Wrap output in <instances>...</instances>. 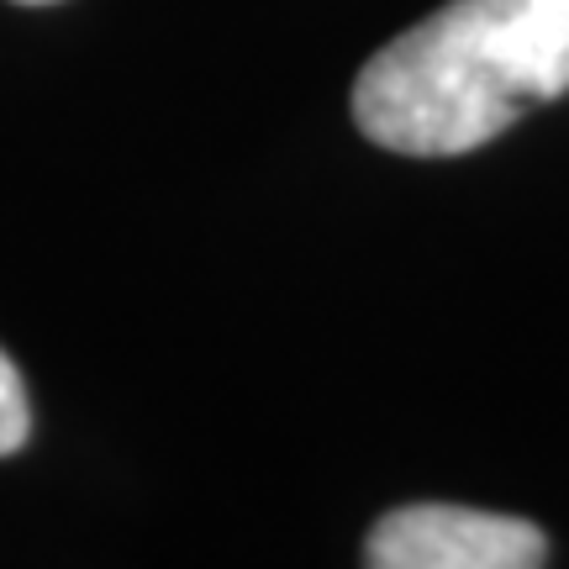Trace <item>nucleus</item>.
Masks as SVG:
<instances>
[{
    "mask_svg": "<svg viewBox=\"0 0 569 569\" xmlns=\"http://www.w3.org/2000/svg\"><path fill=\"white\" fill-rule=\"evenodd\" d=\"M569 90V0H448L359 69L353 122L411 159H453Z\"/></svg>",
    "mask_w": 569,
    "mask_h": 569,
    "instance_id": "f257e3e1",
    "label": "nucleus"
},
{
    "mask_svg": "<svg viewBox=\"0 0 569 569\" xmlns=\"http://www.w3.org/2000/svg\"><path fill=\"white\" fill-rule=\"evenodd\" d=\"M375 569H538L549 565V538L501 511L475 507H396L365 543Z\"/></svg>",
    "mask_w": 569,
    "mask_h": 569,
    "instance_id": "f03ea898",
    "label": "nucleus"
},
{
    "mask_svg": "<svg viewBox=\"0 0 569 569\" xmlns=\"http://www.w3.org/2000/svg\"><path fill=\"white\" fill-rule=\"evenodd\" d=\"M32 438V407H27V386H21V369L6 359L0 348V459L17 453Z\"/></svg>",
    "mask_w": 569,
    "mask_h": 569,
    "instance_id": "7ed1b4c3",
    "label": "nucleus"
},
{
    "mask_svg": "<svg viewBox=\"0 0 569 569\" xmlns=\"http://www.w3.org/2000/svg\"><path fill=\"white\" fill-rule=\"evenodd\" d=\"M17 6H53V0H17Z\"/></svg>",
    "mask_w": 569,
    "mask_h": 569,
    "instance_id": "20e7f679",
    "label": "nucleus"
}]
</instances>
